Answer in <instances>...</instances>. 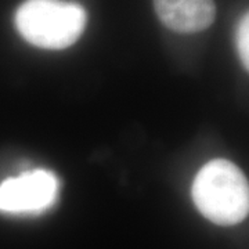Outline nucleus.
<instances>
[{
	"label": "nucleus",
	"instance_id": "1",
	"mask_svg": "<svg viewBox=\"0 0 249 249\" xmlns=\"http://www.w3.org/2000/svg\"><path fill=\"white\" fill-rule=\"evenodd\" d=\"M196 209L217 226H234L249 212L248 180L227 160H213L198 172L193 184Z\"/></svg>",
	"mask_w": 249,
	"mask_h": 249
},
{
	"label": "nucleus",
	"instance_id": "2",
	"mask_svg": "<svg viewBox=\"0 0 249 249\" xmlns=\"http://www.w3.org/2000/svg\"><path fill=\"white\" fill-rule=\"evenodd\" d=\"M86 22L88 14L82 6L62 0H27L16 14L21 36L46 50H62L73 45Z\"/></svg>",
	"mask_w": 249,
	"mask_h": 249
},
{
	"label": "nucleus",
	"instance_id": "3",
	"mask_svg": "<svg viewBox=\"0 0 249 249\" xmlns=\"http://www.w3.org/2000/svg\"><path fill=\"white\" fill-rule=\"evenodd\" d=\"M58 178L45 169L29 170L0 184V211L7 213H37L54 204Z\"/></svg>",
	"mask_w": 249,
	"mask_h": 249
},
{
	"label": "nucleus",
	"instance_id": "4",
	"mask_svg": "<svg viewBox=\"0 0 249 249\" xmlns=\"http://www.w3.org/2000/svg\"><path fill=\"white\" fill-rule=\"evenodd\" d=\"M155 11L165 27L178 34H196L214 21L213 0H154Z\"/></svg>",
	"mask_w": 249,
	"mask_h": 249
},
{
	"label": "nucleus",
	"instance_id": "5",
	"mask_svg": "<svg viewBox=\"0 0 249 249\" xmlns=\"http://www.w3.org/2000/svg\"><path fill=\"white\" fill-rule=\"evenodd\" d=\"M249 19L248 16L245 14L241 19L238 31H237V47L240 53L241 61L244 64L245 70L249 67Z\"/></svg>",
	"mask_w": 249,
	"mask_h": 249
}]
</instances>
